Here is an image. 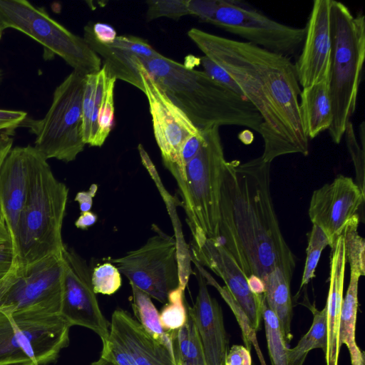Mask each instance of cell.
I'll return each mask as SVG.
<instances>
[{
	"label": "cell",
	"mask_w": 365,
	"mask_h": 365,
	"mask_svg": "<svg viewBox=\"0 0 365 365\" xmlns=\"http://www.w3.org/2000/svg\"><path fill=\"white\" fill-rule=\"evenodd\" d=\"M187 36L204 56L227 71L259 113L264 162L288 154H309L299 108L302 89L290 58L196 28Z\"/></svg>",
	"instance_id": "cell-1"
},
{
	"label": "cell",
	"mask_w": 365,
	"mask_h": 365,
	"mask_svg": "<svg viewBox=\"0 0 365 365\" xmlns=\"http://www.w3.org/2000/svg\"><path fill=\"white\" fill-rule=\"evenodd\" d=\"M270 164L261 155L226 161L219 240L247 277L279 268L292 277L296 259L281 232L270 192Z\"/></svg>",
	"instance_id": "cell-2"
},
{
	"label": "cell",
	"mask_w": 365,
	"mask_h": 365,
	"mask_svg": "<svg viewBox=\"0 0 365 365\" xmlns=\"http://www.w3.org/2000/svg\"><path fill=\"white\" fill-rule=\"evenodd\" d=\"M143 69L200 131L224 125L261 132L262 118L247 99L159 53L139 59Z\"/></svg>",
	"instance_id": "cell-3"
},
{
	"label": "cell",
	"mask_w": 365,
	"mask_h": 365,
	"mask_svg": "<svg viewBox=\"0 0 365 365\" xmlns=\"http://www.w3.org/2000/svg\"><path fill=\"white\" fill-rule=\"evenodd\" d=\"M68 189L53 175L47 160L29 145L28 192L12 247L13 260L4 275L29 272L41 262L61 255L62 226Z\"/></svg>",
	"instance_id": "cell-4"
},
{
	"label": "cell",
	"mask_w": 365,
	"mask_h": 365,
	"mask_svg": "<svg viewBox=\"0 0 365 365\" xmlns=\"http://www.w3.org/2000/svg\"><path fill=\"white\" fill-rule=\"evenodd\" d=\"M329 29L328 88L333 119L328 130L339 144L356 110L365 58V17L354 16L345 4L330 0Z\"/></svg>",
	"instance_id": "cell-5"
},
{
	"label": "cell",
	"mask_w": 365,
	"mask_h": 365,
	"mask_svg": "<svg viewBox=\"0 0 365 365\" xmlns=\"http://www.w3.org/2000/svg\"><path fill=\"white\" fill-rule=\"evenodd\" d=\"M205 141L185 165L186 200L183 202L192 245L219 239L220 201L226 160L219 128L202 130Z\"/></svg>",
	"instance_id": "cell-6"
},
{
	"label": "cell",
	"mask_w": 365,
	"mask_h": 365,
	"mask_svg": "<svg viewBox=\"0 0 365 365\" xmlns=\"http://www.w3.org/2000/svg\"><path fill=\"white\" fill-rule=\"evenodd\" d=\"M189 14L259 47L291 58L303 45L306 28L290 26L236 0H188Z\"/></svg>",
	"instance_id": "cell-7"
},
{
	"label": "cell",
	"mask_w": 365,
	"mask_h": 365,
	"mask_svg": "<svg viewBox=\"0 0 365 365\" xmlns=\"http://www.w3.org/2000/svg\"><path fill=\"white\" fill-rule=\"evenodd\" d=\"M71 327L61 314L0 310V365L55 363Z\"/></svg>",
	"instance_id": "cell-8"
},
{
	"label": "cell",
	"mask_w": 365,
	"mask_h": 365,
	"mask_svg": "<svg viewBox=\"0 0 365 365\" xmlns=\"http://www.w3.org/2000/svg\"><path fill=\"white\" fill-rule=\"evenodd\" d=\"M86 75L73 71L55 89L43 118H26L21 126L35 135L34 148L46 159L68 163L86 145L82 135V103Z\"/></svg>",
	"instance_id": "cell-9"
},
{
	"label": "cell",
	"mask_w": 365,
	"mask_h": 365,
	"mask_svg": "<svg viewBox=\"0 0 365 365\" xmlns=\"http://www.w3.org/2000/svg\"><path fill=\"white\" fill-rule=\"evenodd\" d=\"M0 23L3 30L19 31L38 42L46 60L57 55L73 71L86 76L101 68V58L83 38L53 19L43 8L28 1L0 0Z\"/></svg>",
	"instance_id": "cell-10"
},
{
	"label": "cell",
	"mask_w": 365,
	"mask_h": 365,
	"mask_svg": "<svg viewBox=\"0 0 365 365\" xmlns=\"http://www.w3.org/2000/svg\"><path fill=\"white\" fill-rule=\"evenodd\" d=\"M155 234L140 248L110 259L138 289L161 303L180 286L178 245L175 237L156 225Z\"/></svg>",
	"instance_id": "cell-11"
},
{
	"label": "cell",
	"mask_w": 365,
	"mask_h": 365,
	"mask_svg": "<svg viewBox=\"0 0 365 365\" xmlns=\"http://www.w3.org/2000/svg\"><path fill=\"white\" fill-rule=\"evenodd\" d=\"M137 66L144 87L143 93L148 100L153 133L163 164L175 178L184 202L187 196L186 176L180 152L185 142L200 130L143 69L139 60Z\"/></svg>",
	"instance_id": "cell-12"
},
{
	"label": "cell",
	"mask_w": 365,
	"mask_h": 365,
	"mask_svg": "<svg viewBox=\"0 0 365 365\" xmlns=\"http://www.w3.org/2000/svg\"><path fill=\"white\" fill-rule=\"evenodd\" d=\"M64 267L51 257L18 277L0 278V310L60 314Z\"/></svg>",
	"instance_id": "cell-13"
},
{
	"label": "cell",
	"mask_w": 365,
	"mask_h": 365,
	"mask_svg": "<svg viewBox=\"0 0 365 365\" xmlns=\"http://www.w3.org/2000/svg\"><path fill=\"white\" fill-rule=\"evenodd\" d=\"M64 273L60 314L72 326H81L96 332L106 341L109 322L103 316L91 282V269L86 259L65 246L61 253Z\"/></svg>",
	"instance_id": "cell-14"
},
{
	"label": "cell",
	"mask_w": 365,
	"mask_h": 365,
	"mask_svg": "<svg viewBox=\"0 0 365 365\" xmlns=\"http://www.w3.org/2000/svg\"><path fill=\"white\" fill-rule=\"evenodd\" d=\"M365 192L354 180L342 175L314 190L308 214L314 225L327 235L329 247L341 235L346 224L364 202Z\"/></svg>",
	"instance_id": "cell-15"
},
{
	"label": "cell",
	"mask_w": 365,
	"mask_h": 365,
	"mask_svg": "<svg viewBox=\"0 0 365 365\" xmlns=\"http://www.w3.org/2000/svg\"><path fill=\"white\" fill-rule=\"evenodd\" d=\"M191 247L192 259L222 279L252 329L257 332L262 319L264 294L257 295L251 292L247 277L219 239H208L200 247Z\"/></svg>",
	"instance_id": "cell-16"
},
{
	"label": "cell",
	"mask_w": 365,
	"mask_h": 365,
	"mask_svg": "<svg viewBox=\"0 0 365 365\" xmlns=\"http://www.w3.org/2000/svg\"><path fill=\"white\" fill-rule=\"evenodd\" d=\"M330 0H315L307 24L302 52L294 63L297 79L304 88L328 77L331 53Z\"/></svg>",
	"instance_id": "cell-17"
},
{
	"label": "cell",
	"mask_w": 365,
	"mask_h": 365,
	"mask_svg": "<svg viewBox=\"0 0 365 365\" xmlns=\"http://www.w3.org/2000/svg\"><path fill=\"white\" fill-rule=\"evenodd\" d=\"M83 38L98 56L103 58V66L108 74L125 81L144 92L137 63L139 59L150 58L158 53L148 42L131 35L118 36L110 44H102L96 40L91 24L84 27Z\"/></svg>",
	"instance_id": "cell-18"
},
{
	"label": "cell",
	"mask_w": 365,
	"mask_h": 365,
	"mask_svg": "<svg viewBox=\"0 0 365 365\" xmlns=\"http://www.w3.org/2000/svg\"><path fill=\"white\" fill-rule=\"evenodd\" d=\"M195 274L198 282V292L193 306L188 307L187 313L200 337L206 364L224 365L229 340L222 311L217 301L210 294L202 274L197 269Z\"/></svg>",
	"instance_id": "cell-19"
},
{
	"label": "cell",
	"mask_w": 365,
	"mask_h": 365,
	"mask_svg": "<svg viewBox=\"0 0 365 365\" xmlns=\"http://www.w3.org/2000/svg\"><path fill=\"white\" fill-rule=\"evenodd\" d=\"M110 336L126 352L134 365H177L175 352L154 339L130 314L115 309Z\"/></svg>",
	"instance_id": "cell-20"
},
{
	"label": "cell",
	"mask_w": 365,
	"mask_h": 365,
	"mask_svg": "<svg viewBox=\"0 0 365 365\" xmlns=\"http://www.w3.org/2000/svg\"><path fill=\"white\" fill-rule=\"evenodd\" d=\"M29 148H12L0 169V210L12 247L28 192Z\"/></svg>",
	"instance_id": "cell-21"
},
{
	"label": "cell",
	"mask_w": 365,
	"mask_h": 365,
	"mask_svg": "<svg viewBox=\"0 0 365 365\" xmlns=\"http://www.w3.org/2000/svg\"><path fill=\"white\" fill-rule=\"evenodd\" d=\"M329 287L326 303L327 349L326 365H338L340 351L339 329L343 302V289L346 267L344 240L341 235L331 247Z\"/></svg>",
	"instance_id": "cell-22"
},
{
	"label": "cell",
	"mask_w": 365,
	"mask_h": 365,
	"mask_svg": "<svg viewBox=\"0 0 365 365\" xmlns=\"http://www.w3.org/2000/svg\"><path fill=\"white\" fill-rule=\"evenodd\" d=\"M299 108L305 134L313 139L330 128L332 106L329 96L328 77L324 80L302 88L299 97Z\"/></svg>",
	"instance_id": "cell-23"
},
{
	"label": "cell",
	"mask_w": 365,
	"mask_h": 365,
	"mask_svg": "<svg viewBox=\"0 0 365 365\" xmlns=\"http://www.w3.org/2000/svg\"><path fill=\"white\" fill-rule=\"evenodd\" d=\"M291 280L292 278L279 268H275L262 279L267 305L277 317L287 344H289L293 338L291 331Z\"/></svg>",
	"instance_id": "cell-24"
},
{
	"label": "cell",
	"mask_w": 365,
	"mask_h": 365,
	"mask_svg": "<svg viewBox=\"0 0 365 365\" xmlns=\"http://www.w3.org/2000/svg\"><path fill=\"white\" fill-rule=\"evenodd\" d=\"M361 276L350 271V280L343 299L339 329V346L345 344L349 351L351 365H365V354L356 343L355 331L358 309V285Z\"/></svg>",
	"instance_id": "cell-25"
},
{
	"label": "cell",
	"mask_w": 365,
	"mask_h": 365,
	"mask_svg": "<svg viewBox=\"0 0 365 365\" xmlns=\"http://www.w3.org/2000/svg\"><path fill=\"white\" fill-rule=\"evenodd\" d=\"M130 285L132 289V307L139 324L154 339L175 352L173 331L168 332L162 327L159 312L151 297L134 284L130 283Z\"/></svg>",
	"instance_id": "cell-26"
},
{
	"label": "cell",
	"mask_w": 365,
	"mask_h": 365,
	"mask_svg": "<svg viewBox=\"0 0 365 365\" xmlns=\"http://www.w3.org/2000/svg\"><path fill=\"white\" fill-rule=\"evenodd\" d=\"M313 321L309 331L300 339L296 346L288 349L287 365H303L309 352L327 349V309L318 310L314 305L309 307Z\"/></svg>",
	"instance_id": "cell-27"
},
{
	"label": "cell",
	"mask_w": 365,
	"mask_h": 365,
	"mask_svg": "<svg viewBox=\"0 0 365 365\" xmlns=\"http://www.w3.org/2000/svg\"><path fill=\"white\" fill-rule=\"evenodd\" d=\"M187 314L186 323L173 331L177 365H207L198 331L192 317Z\"/></svg>",
	"instance_id": "cell-28"
},
{
	"label": "cell",
	"mask_w": 365,
	"mask_h": 365,
	"mask_svg": "<svg viewBox=\"0 0 365 365\" xmlns=\"http://www.w3.org/2000/svg\"><path fill=\"white\" fill-rule=\"evenodd\" d=\"M262 317L272 365H287L289 348L282 334L279 319L267 307L265 298L262 302Z\"/></svg>",
	"instance_id": "cell-29"
},
{
	"label": "cell",
	"mask_w": 365,
	"mask_h": 365,
	"mask_svg": "<svg viewBox=\"0 0 365 365\" xmlns=\"http://www.w3.org/2000/svg\"><path fill=\"white\" fill-rule=\"evenodd\" d=\"M359 217L355 215L344 226L341 235L344 240L346 260L350 271L365 275V241L358 233Z\"/></svg>",
	"instance_id": "cell-30"
},
{
	"label": "cell",
	"mask_w": 365,
	"mask_h": 365,
	"mask_svg": "<svg viewBox=\"0 0 365 365\" xmlns=\"http://www.w3.org/2000/svg\"><path fill=\"white\" fill-rule=\"evenodd\" d=\"M185 288L179 287L168 295V302L159 314L163 329L168 332L176 331L187 320V309L184 303Z\"/></svg>",
	"instance_id": "cell-31"
},
{
	"label": "cell",
	"mask_w": 365,
	"mask_h": 365,
	"mask_svg": "<svg viewBox=\"0 0 365 365\" xmlns=\"http://www.w3.org/2000/svg\"><path fill=\"white\" fill-rule=\"evenodd\" d=\"M191 261L194 262L195 268L198 269L204 277L207 284L215 287L217 289L222 297L225 299V301L235 313L242 329V339L246 345L245 347L250 351L252 341L257 339V332L252 329L249 321L247 320L242 310L225 286L221 287L215 281V279L203 268L202 266H201L192 258H191Z\"/></svg>",
	"instance_id": "cell-32"
},
{
	"label": "cell",
	"mask_w": 365,
	"mask_h": 365,
	"mask_svg": "<svg viewBox=\"0 0 365 365\" xmlns=\"http://www.w3.org/2000/svg\"><path fill=\"white\" fill-rule=\"evenodd\" d=\"M327 246H329V242L327 235L319 227L313 225L308 234L306 261L299 292L315 277L322 252Z\"/></svg>",
	"instance_id": "cell-33"
},
{
	"label": "cell",
	"mask_w": 365,
	"mask_h": 365,
	"mask_svg": "<svg viewBox=\"0 0 365 365\" xmlns=\"http://www.w3.org/2000/svg\"><path fill=\"white\" fill-rule=\"evenodd\" d=\"M344 136H345L346 146L355 168L356 176V182H355L364 191V122L362 121L360 125L359 141L356 136L351 121L348 123Z\"/></svg>",
	"instance_id": "cell-34"
},
{
	"label": "cell",
	"mask_w": 365,
	"mask_h": 365,
	"mask_svg": "<svg viewBox=\"0 0 365 365\" xmlns=\"http://www.w3.org/2000/svg\"><path fill=\"white\" fill-rule=\"evenodd\" d=\"M91 282L96 294L111 295L120 289L122 279L117 267L110 262H106L93 269Z\"/></svg>",
	"instance_id": "cell-35"
},
{
	"label": "cell",
	"mask_w": 365,
	"mask_h": 365,
	"mask_svg": "<svg viewBox=\"0 0 365 365\" xmlns=\"http://www.w3.org/2000/svg\"><path fill=\"white\" fill-rule=\"evenodd\" d=\"M116 79L110 77L104 100L98 116V133L96 146L101 147L106 141L114 121L113 90Z\"/></svg>",
	"instance_id": "cell-36"
},
{
	"label": "cell",
	"mask_w": 365,
	"mask_h": 365,
	"mask_svg": "<svg viewBox=\"0 0 365 365\" xmlns=\"http://www.w3.org/2000/svg\"><path fill=\"white\" fill-rule=\"evenodd\" d=\"M147 4V21L160 17L178 19L181 16L189 14L188 0L148 1Z\"/></svg>",
	"instance_id": "cell-37"
},
{
	"label": "cell",
	"mask_w": 365,
	"mask_h": 365,
	"mask_svg": "<svg viewBox=\"0 0 365 365\" xmlns=\"http://www.w3.org/2000/svg\"><path fill=\"white\" fill-rule=\"evenodd\" d=\"M96 73L86 76L82 103V135L85 144L88 143L92 113L94 106V95Z\"/></svg>",
	"instance_id": "cell-38"
},
{
	"label": "cell",
	"mask_w": 365,
	"mask_h": 365,
	"mask_svg": "<svg viewBox=\"0 0 365 365\" xmlns=\"http://www.w3.org/2000/svg\"><path fill=\"white\" fill-rule=\"evenodd\" d=\"M200 63L203 68V71L211 78L237 95L246 98L237 82L223 68L205 56L200 58Z\"/></svg>",
	"instance_id": "cell-39"
},
{
	"label": "cell",
	"mask_w": 365,
	"mask_h": 365,
	"mask_svg": "<svg viewBox=\"0 0 365 365\" xmlns=\"http://www.w3.org/2000/svg\"><path fill=\"white\" fill-rule=\"evenodd\" d=\"M102 344L101 357L116 365H134L126 352L110 335L108 339Z\"/></svg>",
	"instance_id": "cell-40"
},
{
	"label": "cell",
	"mask_w": 365,
	"mask_h": 365,
	"mask_svg": "<svg viewBox=\"0 0 365 365\" xmlns=\"http://www.w3.org/2000/svg\"><path fill=\"white\" fill-rule=\"evenodd\" d=\"M26 117L27 113L22 110L0 109V134L11 135Z\"/></svg>",
	"instance_id": "cell-41"
},
{
	"label": "cell",
	"mask_w": 365,
	"mask_h": 365,
	"mask_svg": "<svg viewBox=\"0 0 365 365\" xmlns=\"http://www.w3.org/2000/svg\"><path fill=\"white\" fill-rule=\"evenodd\" d=\"M13 249L7 230L0 229V278L9 269L13 260Z\"/></svg>",
	"instance_id": "cell-42"
},
{
	"label": "cell",
	"mask_w": 365,
	"mask_h": 365,
	"mask_svg": "<svg viewBox=\"0 0 365 365\" xmlns=\"http://www.w3.org/2000/svg\"><path fill=\"white\" fill-rule=\"evenodd\" d=\"M205 141L202 131L189 138L183 144L180 152V160L182 165H185L196 155Z\"/></svg>",
	"instance_id": "cell-43"
},
{
	"label": "cell",
	"mask_w": 365,
	"mask_h": 365,
	"mask_svg": "<svg viewBox=\"0 0 365 365\" xmlns=\"http://www.w3.org/2000/svg\"><path fill=\"white\" fill-rule=\"evenodd\" d=\"M224 365H252L250 351L242 345H233L228 350Z\"/></svg>",
	"instance_id": "cell-44"
},
{
	"label": "cell",
	"mask_w": 365,
	"mask_h": 365,
	"mask_svg": "<svg viewBox=\"0 0 365 365\" xmlns=\"http://www.w3.org/2000/svg\"><path fill=\"white\" fill-rule=\"evenodd\" d=\"M91 29L96 40L102 44H110L118 36L114 28L105 23L92 24Z\"/></svg>",
	"instance_id": "cell-45"
},
{
	"label": "cell",
	"mask_w": 365,
	"mask_h": 365,
	"mask_svg": "<svg viewBox=\"0 0 365 365\" xmlns=\"http://www.w3.org/2000/svg\"><path fill=\"white\" fill-rule=\"evenodd\" d=\"M97 190V185L92 184L87 191H80L76 194L75 201L78 202L81 212L90 211Z\"/></svg>",
	"instance_id": "cell-46"
},
{
	"label": "cell",
	"mask_w": 365,
	"mask_h": 365,
	"mask_svg": "<svg viewBox=\"0 0 365 365\" xmlns=\"http://www.w3.org/2000/svg\"><path fill=\"white\" fill-rule=\"evenodd\" d=\"M13 138L7 133L0 134V169L12 149Z\"/></svg>",
	"instance_id": "cell-47"
},
{
	"label": "cell",
	"mask_w": 365,
	"mask_h": 365,
	"mask_svg": "<svg viewBox=\"0 0 365 365\" xmlns=\"http://www.w3.org/2000/svg\"><path fill=\"white\" fill-rule=\"evenodd\" d=\"M97 215L91 211L81 212L80 216L75 222L77 228L86 230L93 225L97 221Z\"/></svg>",
	"instance_id": "cell-48"
},
{
	"label": "cell",
	"mask_w": 365,
	"mask_h": 365,
	"mask_svg": "<svg viewBox=\"0 0 365 365\" xmlns=\"http://www.w3.org/2000/svg\"><path fill=\"white\" fill-rule=\"evenodd\" d=\"M247 284L253 294L259 295L264 293V284L259 277L253 274L247 277Z\"/></svg>",
	"instance_id": "cell-49"
},
{
	"label": "cell",
	"mask_w": 365,
	"mask_h": 365,
	"mask_svg": "<svg viewBox=\"0 0 365 365\" xmlns=\"http://www.w3.org/2000/svg\"><path fill=\"white\" fill-rule=\"evenodd\" d=\"M238 137L240 141L246 145L252 143L254 139L253 133L248 130L242 132Z\"/></svg>",
	"instance_id": "cell-50"
},
{
	"label": "cell",
	"mask_w": 365,
	"mask_h": 365,
	"mask_svg": "<svg viewBox=\"0 0 365 365\" xmlns=\"http://www.w3.org/2000/svg\"><path fill=\"white\" fill-rule=\"evenodd\" d=\"M252 345L255 349V351L257 352V354L258 356V358H259V360L260 361L261 365H267L266 363H265L264 356L262 355V351H261V350L259 349L257 340H256L254 342H252Z\"/></svg>",
	"instance_id": "cell-51"
},
{
	"label": "cell",
	"mask_w": 365,
	"mask_h": 365,
	"mask_svg": "<svg viewBox=\"0 0 365 365\" xmlns=\"http://www.w3.org/2000/svg\"><path fill=\"white\" fill-rule=\"evenodd\" d=\"M91 365H116V364L113 363L112 361L106 360L100 356V358L97 361H93V363L91 364Z\"/></svg>",
	"instance_id": "cell-52"
},
{
	"label": "cell",
	"mask_w": 365,
	"mask_h": 365,
	"mask_svg": "<svg viewBox=\"0 0 365 365\" xmlns=\"http://www.w3.org/2000/svg\"><path fill=\"white\" fill-rule=\"evenodd\" d=\"M0 229L7 230L2 213L0 210Z\"/></svg>",
	"instance_id": "cell-53"
},
{
	"label": "cell",
	"mask_w": 365,
	"mask_h": 365,
	"mask_svg": "<svg viewBox=\"0 0 365 365\" xmlns=\"http://www.w3.org/2000/svg\"><path fill=\"white\" fill-rule=\"evenodd\" d=\"M11 365H36L32 363H22V364H11Z\"/></svg>",
	"instance_id": "cell-54"
},
{
	"label": "cell",
	"mask_w": 365,
	"mask_h": 365,
	"mask_svg": "<svg viewBox=\"0 0 365 365\" xmlns=\"http://www.w3.org/2000/svg\"><path fill=\"white\" fill-rule=\"evenodd\" d=\"M3 31H4V30H3V29L1 27V23H0V40L1 38Z\"/></svg>",
	"instance_id": "cell-55"
},
{
	"label": "cell",
	"mask_w": 365,
	"mask_h": 365,
	"mask_svg": "<svg viewBox=\"0 0 365 365\" xmlns=\"http://www.w3.org/2000/svg\"><path fill=\"white\" fill-rule=\"evenodd\" d=\"M3 76H4L3 72H2V71H1V70H0V83H1V81H2Z\"/></svg>",
	"instance_id": "cell-56"
}]
</instances>
